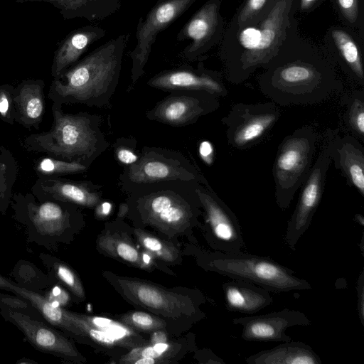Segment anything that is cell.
Here are the masks:
<instances>
[{
    "instance_id": "obj_18",
    "label": "cell",
    "mask_w": 364,
    "mask_h": 364,
    "mask_svg": "<svg viewBox=\"0 0 364 364\" xmlns=\"http://www.w3.org/2000/svg\"><path fill=\"white\" fill-rule=\"evenodd\" d=\"M219 6L218 0L206 2L178 32L177 41H191L179 53L181 60L191 62L200 59L211 47L219 29Z\"/></svg>"
},
{
    "instance_id": "obj_20",
    "label": "cell",
    "mask_w": 364,
    "mask_h": 364,
    "mask_svg": "<svg viewBox=\"0 0 364 364\" xmlns=\"http://www.w3.org/2000/svg\"><path fill=\"white\" fill-rule=\"evenodd\" d=\"M102 188L90 181L38 177L31 187V193L39 200H58L77 207L95 208L102 202Z\"/></svg>"
},
{
    "instance_id": "obj_45",
    "label": "cell",
    "mask_w": 364,
    "mask_h": 364,
    "mask_svg": "<svg viewBox=\"0 0 364 364\" xmlns=\"http://www.w3.org/2000/svg\"><path fill=\"white\" fill-rule=\"evenodd\" d=\"M199 153L201 159L208 165L212 164L214 156V149L212 144L208 141H203L199 146Z\"/></svg>"
},
{
    "instance_id": "obj_41",
    "label": "cell",
    "mask_w": 364,
    "mask_h": 364,
    "mask_svg": "<svg viewBox=\"0 0 364 364\" xmlns=\"http://www.w3.org/2000/svg\"><path fill=\"white\" fill-rule=\"evenodd\" d=\"M0 305L41 318L29 302L16 295L11 296L0 293Z\"/></svg>"
},
{
    "instance_id": "obj_26",
    "label": "cell",
    "mask_w": 364,
    "mask_h": 364,
    "mask_svg": "<svg viewBox=\"0 0 364 364\" xmlns=\"http://www.w3.org/2000/svg\"><path fill=\"white\" fill-rule=\"evenodd\" d=\"M97 247L102 254L139 269L151 271L159 267L124 232L105 230L97 237Z\"/></svg>"
},
{
    "instance_id": "obj_39",
    "label": "cell",
    "mask_w": 364,
    "mask_h": 364,
    "mask_svg": "<svg viewBox=\"0 0 364 364\" xmlns=\"http://www.w3.org/2000/svg\"><path fill=\"white\" fill-rule=\"evenodd\" d=\"M136 141L133 138L117 139L113 144L114 159L117 163L129 166L135 163L139 153L136 152Z\"/></svg>"
},
{
    "instance_id": "obj_32",
    "label": "cell",
    "mask_w": 364,
    "mask_h": 364,
    "mask_svg": "<svg viewBox=\"0 0 364 364\" xmlns=\"http://www.w3.org/2000/svg\"><path fill=\"white\" fill-rule=\"evenodd\" d=\"M10 276L20 286L43 294L54 284L48 273L45 274L33 263L24 259L16 262Z\"/></svg>"
},
{
    "instance_id": "obj_25",
    "label": "cell",
    "mask_w": 364,
    "mask_h": 364,
    "mask_svg": "<svg viewBox=\"0 0 364 364\" xmlns=\"http://www.w3.org/2000/svg\"><path fill=\"white\" fill-rule=\"evenodd\" d=\"M223 291L225 307L230 312L253 314L273 302L269 291L247 282L233 279L225 282Z\"/></svg>"
},
{
    "instance_id": "obj_8",
    "label": "cell",
    "mask_w": 364,
    "mask_h": 364,
    "mask_svg": "<svg viewBox=\"0 0 364 364\" xmlns=\"http://www.w3.org/2000/svg\"><path fill=\"white\" fill-rule=\"evenodd\" d=\"M289 1H278L259 28L249 27L242 31L239 41L245 52L229 73L232 83L245 80L257 68L268 64L277 55L288 23Z\"/></svg>"
},
{
    "instance_id": "obj_22",
    "label": "cell",
    "mask_w": 364,
    "mask_h": 364,
    "mask_svg": "<svg viewBox=\"0 0 364 364\" xmlns=\"http://www.w3.org/2000/svg\"><path fill=\"white\" fill-rule=\"evenodd\" d=\"M334 137L331 146V159L348 183L364 196V148L351 134Z\"/></svg>"
},
{
    "instance_id": "obj_30",
    "label": "cell",
    "mask_w": 364,
    "mask_h": 364,
    "mask_svg": "<svg viewBox=\"0 0 364 364\" xmlns=\"http://www.w3.org/2000/svg\"><path fill=\"white\" fill-rule=\"evenodd\" d=\"M134 235L142 251L153 259L171 264L181 262L179 250L173 244L141 228H134Z\"/></svg>"
},
{
    "instance_id": "obj_11",
    "label": "cell",
    "mask_w": 364,
    "mask_h": 364,
    "mask_svg": "<svg viewBox=\"0 0 364 364\" xmlns=\"http://www.w3.org/2000/svg\"><path fill=\"white\" fill-rule=\"evenodd\" d=\"M105 278L127 301L165 318H179L198 312L189 296L136 278L104 272Z\"/></svg>"
},
{
    "instance_id": "obj_31",
    "label": "cell",
    "mask_w": 364,
    "mask_h": 364,
    "mask_svg": "<svg viewBox=\"0 0 364 364\" xmlns=\"http://www.w3.org/2000/svg\"><path fill=\"white\" fill-rule=\"evenodd\" d=\"M77 315L90 326L114 336L124 345V348L132 349L136 346L150 343L139 335L136 331L119 321L78 313H77Z\"/></svg>"
},
{
    "instance_id": "obj_19",
    "label": "cell",
    "mask_w": 364,
    "mask_h": 364,
    "mask_svg": "<svg viewBox=\"0 0 364 364\" xmlns=\"http://www.w3.org/2000/svg\"><path fill=\"white\" fill-rule=\"evenodd\" d=\"M147 85L164 91H206L219 97L228 95L218 75L206 70L202 61L199 62L197 68L182 65L161 71L151 77Z\"/></svg>"
},
{
    "instance_id": "obj_48",
    "label": "cell",
    "mask_w": 364,
    "mask_h": 364,
    "mask_svg": "<svg viewBox=\"0 0 364 364\" xmlns=\"http://www.w3.org/2000/svg\"><path fill=\"white\" fill-rule=\"evenodd\" d=\"M17 364H38L36 361L31 358H22L16 361Z\"/></svg>"
},
{
    "instance_id": "obj_3",
    "label": "cell",
    "mask_w": 364,
    "mask_h": 364,
    "mask_svg": "<svg viewBox=\"0 0 364 364\" xmlns=\"http://www.w3.org/2000/svg\"><path fill=\"white\" fill-rule=\"evenodd\" d=\"M53 102V124L48 132L26 136L22 146L28 151L90 166L109 147L101 129L102 117L85 112L65 113Z\"/></svg>"
},
{
    "instance_id": "obj_12",
    "label": "cell",
    "mask_w": 364,
    "mask_h": 364,
    "mask_svg": "<svg viewBox=\"0 0 364 364\" xmlns=\"http://www.w3.org/2000/svg\"><path fill=\"white\" fill-rule=\"evenodd\" d=\"M280 116L273 102L234 105L222 119L228 143L243 150L260 142L276 124Z\"/></svg>"
},
{
    "instance_id": "obj_27",
    "label": "cell",
    "mask_w": 364,
    "mask_h": 364,
    "mask_svg": "<svg viewBox=\"0 0 364 364\" xmlns=\"http://www.w3.org/2000/svg\"><path fill=\"white\" fill-rule=\"evenodd\" d=\"M17 3L45 2L59 10L64 19L85 18L90 21H102L121 7L122 0H16Z\"/></svg>"
},
{
    "instance_id": "obj_33",
    "label": "cell",
    "mask_w": 364,
    "mask_h": 364,
    "mask_svg": "<svg viewBox=\"0 0 364 364\" xmlns=\"http://www.w3.org/2000/svg\"><path fill=\"white\" fill-rule=\"evenodd\" d=\"M18 164L11 151L0 146V213L4 214L10 205L13 187L18 176Z\"/></svg>"
},
{
    "instance_id": "obj_13",
    "label": "cell",
    "mask_w": 364,
    "mask_h": 364,
    "mask_svg": "<svg viewBox=\"0 0 364 364\" xmlns=\"http://www.w3.org/2000/svg\"><path fill=\"white\" fill-rule=\"evenodd\" d=\"M205 216V237L215 251L237 252L245 247L241 227L232 210L213 191L208 181L196 185Z\"/></svg>"
},
{
    "instance_id": "obj_17",
    "label": "cell",
    "mask_w": 364,
    "mask_h": 364,
    "mask_svg": "<svg viewBox=\"0 0 364 364\" xmlns=\"http://www.w3.org/2000/svg\"><path fill=\"white\" fill-rule=\"evenodd\" d=\"M232 321L242 326V339L257 342L291 341V338L286 333L287 328L311 323L303 312L287 308L265 314L235 318Z\"/></svg>"
},
{
    "instance_id": "obj_24",
    "label": "cell",
    "mask_w": 364,
    "mask_h": 364,
    "mask_svg": "<svg viewBox=\"0 0 364 364\" xmlns=\"http://www.w3.org/2000/svg\"><path fill=\"white\" fill-rule=\"evenodd\" d=\"M44 87L41 79L24 80L14 87L16 122L28 129H39L46 111Z\"/></svg>"
},
{
    "instance_id": "obj_21",
    "label": "cell",
    "mask_w": 364,
    "mask_h": 364,
    "mask_svg": "<svg viewBox=\"0 0 364 364\" xmlns=\"http://www.w3.org/2000/svg\"><path fill=\"white\" fill-rule=\"evenodd\" d=\"M0 289L24 299L37 311L43 320L77 340L86 338L67 314V310L55 304L43 294L23 287L0 274Z\"/></svg>"
},
{
    "instance_id": "obj_49",
    "label": "cell",
    "mask_w": 364,
    "mask_h": 364,
    "mask_svg": "<svg viewBox=\"0 0 364 364\" xmlns=\"http://www.w3.org/2000/svg\"><path fill=\"white\" fill-rule=\"evenodd\" d=\"M354 220L356 223L360 224L361 226L364 225V218L361 214L355 215Z\"/></svg>"
},
{
    "instance_id": "obj_16",
    "label": "cell",
    "mask_w": 364,
    "mask_h": 364,
    "mask_svg": "<svg viewBox=\"0 0 364 364\" xmlns=\"http://www.w3.org/2000/svg\"><path fill=\"white\" fill-rule=\"evenodd\" d=\"M218 96L206 91L175 90L146 112V117L172 127L196 123L220 106Z\"/></svg>"
},
{
    "instance_id": "obj_23",
    "label": "cell",
    "mask_w": 364,
    "mask_h": 364,
    "mask_svg": "<svg viewBox=\"0 0 364 364\" xmlns=\"http://www.w3.org/2000/svg\"><path fill=\"white\" fill-rule=\"evenodd\" d=\"M105 35L104 28L93 25L85 26L70 32L55 51L51 65L53 78L79 61L89 47Z\"/></svg>"
},
{
    "instance_id": "obj_47",
    "label": "cell",
    "mask_w": 364,
    "mask_h": 364,
    "mask_svg": "<svg viewBox=\"0 0 364 364\" xmlns=\"http://www.w3.org/2000/svg\"><path fill=\"white\" fill-rule=\"evenodd\" d=\"M318 0H301V7L302 9H308L311 7Z\"/></svg>"
},
{
    "instance_id": "obj_4",
    "label": "cell",
    "mask_w": 364,
    "mask_h": 364,
    "mask_svg": "<svg viewBox=\"0 0 364 364\" xmlns=\"http://www.w3.org/2000/svg\"><path fill=\"white\" fill-rule=\"evenodd\" d=\"M259 88L274 103L287 107L319 104L338 94L342 85L329 68L296 61L269 68Z\"/></svg>"
},
{
    "instance_id": "obj_37",
    "label": "cell",
    "mask_w": 364,
    "mask_h": 364,
    "mask_svg": "<svg viewBox=\"0 0 364 364\" xmlns=\"http://www.w3.org/2000/svg\"><path fill=\"white\" fill-rule=\"evenodd\" d=\"M89 168L79 162L65 161L49 156L39 159L33 166L38 177L42 178L77 174L86 171Z\"/></svg>"
},
{
    "instance_id": "obj_50",
    "label": "cell",
    "mask_w": 364,
    "mask_h": 364,
    "mask_svg": "<svg viewBox=\"0 0 364 364\" xmlns=\"http://www.w3.org/2000/svg\"><path fill=\"white\" fill-rule=\"evenodd\" d=\"M360 250H361V252H363V235H362V239H361V242H360Z\"/></svg>"
},
{
    "instance_id": "obj_40",
    "label": "cell",
    "mask_w": 364,
    "mask_h": 364,
    "mask_svg": "<svg viewBox=\"0 0 364 364\" xmlns=\"http://www.w3.org/2000/svg\"><path fill=\"white\" fill-rule=\"evenodd\" d=\"M14 90L10 84L0 85V119L9 124L15 122Z\"/></svg>"
},
{
    "instance_id": "obj_28",
    "label": "cell",
    "mask_w": 364,
    "mask_h": 364,
    "mask_svg": "<svg viewBox=\"0 0 364 364\" xmlns=\"http://www.w3.org/2000/svg\"><path fill=\"white\" fill-rule=\"evenodd\" d=\"M247 364H321V358L302 341H289L255 353L245 359Z\"/></svg>"
},
{
    "instance_id": "obj_46",
    "label": "cell",
    "mask_w": 364,
    "mask_h": 364,
    "mask_svg": "<svg viewBox=\"0 0 364 364\" xmlns=\"http://www.w3.org/2000/svg\"><path fill=\"white\" fill-rule=\"evenodd\" d=\"M153 333L154 335L151 336L150 343L167 342L166 336L164 334L163 330L156 331Z\"/></svg>"
},
{
    "instance_id": "obj_14",
    "label": "cell",
    "mask_w": 364,
    "mask_h": 364,
    "mask_svg": "<svg viewBox=\"0 0 364 364\" xmlns=\"http://www.w3.org/2000/svg\"><path fill=\"white\" fill-rule=\"evenodd\" d=\"M197 0H159L146 16L139 20L135 48L128 53L132 60L130 88L145 73L144 68L157 35L185 13Z\"/></svg>"
},
{
    "instance_id": "obj_7",
    "label": "cell",
    "mask_w": 364,
    "mask_h": 364,
    "mask_svg": "<svg viewBox=\"0 0 364 364\" xmlns=\"http://www.w3.org/2000/svg\"><path fill=\"white\" fill-rule=\"evenodd\" d=\"M318 134L304 126L284 138L278 146L272 173L278 207L289 208L296 191L306 181L313 164Z\"/></svg>"
},
{
    "instance_id": "obj_5",
    "label": "cell",
    "mask_w": 364,
    "mask_h": 364,
    "mask_svg": "<svg viewBox=\"0 0 364 364\" xmlns=\"http://www.w3.org/2000/svg\"><path fill=\"white\" fill-rule=\"evenodd\" d=\"M14 218L26 229L27 240L48 250L68 244L82 224L77 206L58 200H39L32 193H13Z\"/></svg>"
},
{
    "instance_id": "obj_10",
    "label": "cell",
    "mask_w": 364,
    "mask_h": 364,
    "mask_svg": "<svg viewBox=\"0 0 364 364\" xmlns=\"http://www.w3.org/2000/svg\"><path fill=\"white\" fill-rule=\"evenodd\" d=\"M339 129H327L319 153L301 186L297 204L288 221L284 242L294 251L298 241L309 228L324 191L326 175L331 159V146Z\"/></svg>"
},
{
    "instance_id": "obj_34",
    "label": "cell",
    "mask_w": 364,
    "mask_h": 364,
    "mask_svg": "<svg viewBox=\"0 0 364 364\" xmlns=\"http://www.w3.org/2000/svg\"><path fill=\"white\" fill-rule=\"evenodd\" d=\"M179 346L173 343H149L144 346L134 347L131 350L122 355L119 360L122 364H134L141 358H151L157 361V363H168L178 353Z\"/></svg>"
},
{
    "instance_id": "obj_42",
    "label": "cell",
    "mask_w": 364,
    "mask_h": 364,
    "mask_svg": "<svg viewBox=\"0 0 364 364\" xmlns=\"http://www.w3.org/2000/svg\"><path fill=\"white\" fill-rule=\"evenodd\" d=\"M268 1L269 0H247L239 15V25L242 26L246 24L258 12L260 11Z\"/></svg>"
},
{
    "instance_id": "obj_2",
    "label": "cell",
    "mask_w": 364,
    "mask_h": 364,
    "mask_svg": "<svg viewBox=\"0 0 364 364\" xmlns=\"http://www.w3.org/2000/svg\"><path fill=\"white\" fill-rule=\"evenodd\" d=\"M198 181H161L138 186L128 193L127 216L169 237L185 235L198 225L203 213Z\"/></svg>"
},
{
    "instance_id": "obj_35",
    "label": "cell",
    "mask_w": 364,
    "mask_h": 364,
    "mask_svg": "<svg viewBox=\"0 0 364 364\" xmlns=\"http://www.w3.org/2000/svg\"><path fill=\"white\" fill-rule=\"evenodd\" d=\"M344 122L349 132L358 139L364 140V92L353 91L343 97Z\"/></svg>"
},
{
    "instance_id": "obj_36",
    "label": "cell",
    "mask_w": 364,
    "mask_h": 364,
    "mask_svg": "<svg viewBox=\"0 0 364 364\" xmlns=\"http://www.w3.org/2000/svg\"><path fill=\"white\" fill-rule=\"evenodd\" d=\"M332 36L341 55L359 84H364V72L359 50L351 37L341 30H333Z\"/></svg>"
},
{
    "instance_id": "obj_9",
    "label": "cell",
    "mask_w": 364,
    "mask_h": 364,
    "mask_svg": "<svg viewBox=\"0 0 364 364\" xmlns=\"http://www.w3.org/2000/svg\"><path fill=\"white\" fill-rule=\"evenodd\" d=\"M174 180L207 181L181 152L161 147L144 146L138 160L124 168L119 176V184L127 193L138 186Z\"/></svg>"
},
{
    "instance_id": "obj_6",
    "label": "cell",
    "mask_w": 364,
    "mask_h": 364,
    "mask_svg": "<svg viewBox=\"0 0 364 364\" xmlns=\"http://www.w3.org/2000/svg\"><path fill=\"white\" fill-rule=\"evenodd\" d=\"M207 271L215 272L235 280L258 285L274 293L309 290L312 288L294 271L267 256L242 251L223 252L201 251L198 259Z\"/></svg>"
},
{
    "instance_id": "obj_43",
    "label": "cell",
    "mask_w": 364,
    "mask_h": 364,
    "mask_svg": "<svg viewBox=\"0 0 364 364\" xmlns=\"http://www.w3.org/2000/svg\"><path fill=\"white\" fill-rule=\"evenodd\" d=\"M340 10L350 23H354L358 16V0H336Z\"/></svg>"
},
{
    "instance_id": "obj_15",
    "label": "cell",
    "mask_w": 364,
    "mask_h": 364,
    "mask_svg": "<svg viewBox=\"0 0 364 364\" xmlns=\"http://www.w3.org/2000/svg\"><path fill=\"white\" fill-rule=\"evenodd\" d=\"M2 318L17 327L36 349L73 363H82L85 357L65 333L40 318L0 305Z\"/></svg>"
},
{
    "instance_id": "obj_44",
    "label": "cell",
    "mask_w": 364,
    "mask_h": 364,
    "mask_svg": "<svg viewBox=\"0 0 364 364\" xmlns=\"http://www.w3.org/2000/svg\"><path fill=\"white\" fill-rule=\"evenodd\" d=\"M357 307L358 314L361 324L364 325V272L362 271L357 281Z\"/></svg>"
},
{
    "instance_id": "obj_38",
    "label": "cell",
    "mask_w": 364,
    "mask_h": 364,
    "mask_svg": "<svg viewBox=\"0 0 364 364\" xmlns=\"http://www.w3.org/2000/svg\"><path fill=\"white\" fill-rule=\"evenodd\" d=\"M118 321L135 331L153 333L164 329L167 323L164 319L146 312L133 311L119 315Z\"/></svg>"
},
{
    "instance_id": "obj_29",
    "label": "cell",
    "mask_w": 364,
    "mask_h": 364,
    "mask_svg": "<svg viewBox=\"0 0 364 364\" xmlns=\"http://www.w3.org/2000/svg\"><path fill=\"white\" fill-rule=\"evenodd\" d=\"M38 257L54 284L63 286L77 299L85 300V293L82 283L77 273L68 264L48 253H40Z\"/></svg>"
},
{
    "instance_id": "obj_1",
    "label": "cell",
    "mask_w": 364,
    "mask_h": 364,
    "mask_svg": "<svg viewBox=\"0 0 364 364\" xmlns=\"http://www.w3.org/2000/svg\"><path fill=\"white\" fill-rule=\"evenodd\" d=\"M130 34L122 33L97 47L53 79L48 92L53 102L105 108L116 91Z\"/></svg>"
}]
</instances>
